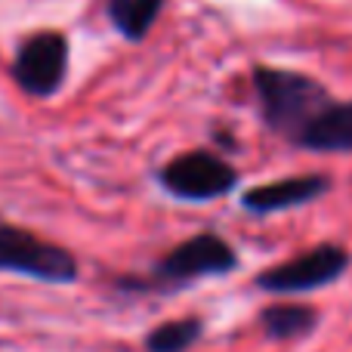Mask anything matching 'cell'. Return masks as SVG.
I'll return each instance as SVG.
<instances>
[{
	"label": "cell",
	"instance_id": "6da1fadb",
	"mask_svg": "<svg viewBox=\"0 0 352 352\" xmlns=\"http://www.w3.org/2000/svg\"><path fill=\"white\" fill-rule=\"evenodd\" d=\"M250 80L266 127L291 142H297V136L334 102L324 84L291 68L256 65Z\"/></svg>",
	"mask_w": 352,
	"mask_h": 352
},
{
	"label": "cell",
	"instance_id": "7a4b0ae2",
	"mask_svg": "<svg viewBox=\"0 0 352 352\" xmlns=\"http://www.w3.org/2000/svg\"><path fill=\"white\" fill-rule=\"evenodd\" d=\"M238 266V254L226 238L217 232H201V235L186 238L167 250L152 269L148 281H130L124 278L121 287H133V291H173V287L195 285L198 278H213V275H229Z\"/></svg>",
	"mask_w": 352,
	"mask_h": 352
},
{
	"label": "cell",
	"instance_id": "3957f363",
	"mask_svg": "<svg viewBox=\"0 0 352 352\" xmlns=\"http://www.w3.org/2000/svg\"><path fill=\"white\" fill-rule=\"evenodd\" d=\"M0 272H16L47 285H72L78 278V260L72 250L43 241L34 232L0 223Z\"/></svg>",
	"mask_w": 352,
	"mask_h": 352
},
{
	"label": "cell",
	"instance_id": "277c9868",
	"mask_svg": "<svg viewBox=\"0 0 352 352\" xmlns=\"http://www.w3.org/2000/svg\"><path fill=\"white\" fill-rule=\"evenodd\" d=\"M12 80L34 99H50L62 90L68 74V41L62 31H37L25 37L12 59Z\"/></svg>",
	"mask_w": 352,
	"mask_h": 352
},
{
	"label": "cell",
	"instance_id": "5b68a950",
	"mask_svg": "<svg viewBox=\"0 0 352 352\" xmlns=\"http://www.w3.org/2000/svg\"><path fill=\"white\" fill-rule=\"evenodd\" d=\"M158 182L179 201H213L238 186V170L226 164L219 155L186 152L161 167Z\"/></svg>",
	"mask_w": 352,
	"mask_h": 352
},
{
	"label": "cell",
	"instance_id": "8992f818",
	"mask_svg": "<svg viewBox=\"0 0 352 352\" xmlns=\"http://www.w3.org/2000/svg\"><path fill=\"white\" fill-rule=\"evenodd\" d=\"M349 269V254L340 244H318L287 263L256 275V287L269 294H306L337 281Z\"/></svg>",
	"mask_w": 352,
	"mask_h": 352
},
{
	"label": "cell",
	"instance_id": "52a82bcc",
	"mask_svg": "<svg viewBox=\"0 0 352 352\" xmlns=\"http://www.w3.org/2000/svg\"><path fill=\"white\" fill-rule=\"evenodd\" d=\"M331 188V179L324 173H306V176H287L266 186H254L241 195V207L250 213H278L291 207H303L309 201H318Z\"/></svg>",
	"mask_w": 352,
	"mask_h": 352
},
{
	"label": "cell",
	"instance_id": "ba28073f",
	"mask_svg": "<svg viewBox=\"0 0 352 352\" xmlns=\"http://www.w3.org/2000/svg\"><path fill=\"white\" fill-rule=\"evenodd\" d=\"M294 146L309 152H352V102H331Z\"/></svg>",
	"mask_w": 352,
	"mask_h": 352
},
{
	"label": "cell",
	"instance_id": "9c48e42d",
	"mask_svg": "<svg viewBox=\"0 0 352 352\" xmlns=\"http://www.w3.org/2000/svg\"><path fill=\"white\" fill-rule=\"evenodd\" d=\"M161 10H164V0H109V6H105L109 22L130 43H140L152 31Z\"/></svg>",
	"mask_w": 352,
	"mask_h": 352
},
{
	"label": "cell",
	"instance_id": "30bf717a",
	"mask_svg": "<svg viewBox=\"0 0 352 352\" xmlns=\"http://www.w3.org/2000/svg\"><path fill=\"white\" fill-rule=\"evenodd\" d=\"M260 324L272 340H297L318 324V312L303 303H275L260 312Z\"/></svg>",
	"mask_w": 352,
	"mask_h": 352
},
{
	"label": "cell",
	"instance_id": "8fae6325",
	"mask_svg": "<svg viewBox=\"0 0 352 352\" xmlns=\"http://www.w3.org/2000/svg\"><path fill=\"white\" fill-rule=\"evenodd\" d=\"M204 334V322L198 316L188 318H173V322H161L152 328V334L146 337L148 352H186Z\"/></svg>",
	"mask_w": 352,
	"mask_h": 352
}]
</instances>
